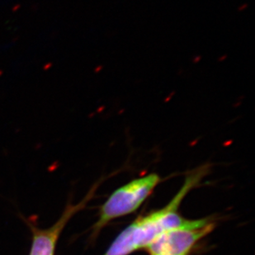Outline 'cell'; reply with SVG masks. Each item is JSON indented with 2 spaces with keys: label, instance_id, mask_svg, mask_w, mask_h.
<instances>
[{
  "label": "cell",
  "instance_id": "obj_1",
  "mask_svg": "<svg viewBox=\"0 0 255 255\" xmlns=\"http://www.w3.org/2000/svg\"><path fill=\"white\" fill-rule=\"evenodd\" d=\"M159 181V176L152 173L118 189L103 206L97 227H103L112 220L135 211L151 194Z\"/></svg>",
  "mask_w": 255,
  "mask_h": 255
},
{
  "label": "cell",
  "instance_id": "obj_2",
  "mask_svg": "<svg viewBox=\"0 0 255 255\" xmlns=\"http://www.w3.org/2000/svg\"><path fill=\"white\" fill-rule=\"evenodd\" d=\"M214 227V223L209 220H197L188 227L164 231L146 249L150 255H188L196 243Z\"/></svg>",
  "mask_w": 255,
  "mask_h": 255
},
{
  "label": "cell",
  "instance_id": "obj_3",
  "mask_svg": "<svg viewBox=\"0 0 255 255\" xmlns=\"http://www.w3.org/2000/svg\"><path fill=\"white\" fill-rule=\"evenodd\" d=\"M82 207L83 203L78 206H69L62 217L53 227L44 231L35 230L30 255H54L57 240L61 231L73 215Z\"/></svg>",
  "mask_w": 255,
  "mask_h": 255
}]
</instances>
